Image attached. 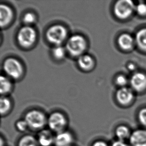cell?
Masks as SVG:
<instances>
[{
  "label": "cell",
  "mask_w": 146,
  "mask_h": 146,
  "mask_svg": "<svg viewBox=\"0 0 146 146\" xmlns=\"http://www.w3.org/2000/svg\"><path fill=\"white\" fill-rule=\"evenodd\" d=\"M24 120L29 128L33 130H42L47 125L48 118L42 111L32 110L26 113Z\"/></svg>",
  "instance_id": "cell-1"
},
{
  "label": "cell",
  "mask_w": 146,
  "mask_h": 146,
  "mask_svg": "<svg viewBox=\"0 0 146 146\" xmlns=\"http://www.w3.org/2000/svg\"><path fill=\"white\" fill-rule=\"evenodd\" d=\"M87 46L84 38L79 35L71 36L67 40L66 49L73 56H80L83 54Z\"/></svg>",
  "instance_id": "cell-2"
},
{
  "label": "cell",
  "mask_w": 146,
  "mask_h": 146,
  "mask_svg": "<svg viewBox=\"0 0 146 146\" xmlns=\"http://www.w3.org/2000/svg\"><path fill=\"white\" fill-rule=\"evenodd\" d=\"M47 125L50 130L57 134L66 130L68 121L63 113L56 111L51 113L48 117Z\"/></svg>",
  "instance_id": "cell-3"
},
{
  "label": "cell",
  "mask_w": 146,
  "mask_h": 146,
  "mask_svg": "<svg viewBox=\"0 0 146 146\" xmlns=\"http://www.w3.org/2000/svg\"><path fill=\"white\" fill-rule=\"evenodd\" d=\"M67 31L65 27L60 25L51 26L46 33L48 41L56 46H60L67 38Z\"/></svg>",
  "instance_id": "cell-4"
},
{
  "label": "cell",
  "mask_w": 146,
  "mask_h": 146,
  "mask_svg": "<svg viewBox=\"0 0 146 146\" xmlns=\"http://www.w3.org/2000/svg\"><path fill=\"white\" fill-rule=\"evenodd\" d=\"M36 38V31L31 26L22 27L17 34V40L20 46L25 48H29L35 42Z\"/></svg>",
  "instance_id": "cell-5"
},
{
  "label": "cell",
  "mask_w": 146,
  "mask_h": 146,
  "mask_svg": "<svg viewBox=\"0 0 146 146\" xmlns=\"http://www.w3.org/2000/svg\"><path fill=\"white\" fill-rule=\"evenodd\" d=\"M135 9L136 6L132 1L121 0L115 4L114 12L117 17L125 20L130 17Z\"/></svg>",
  "instance_id": "cell-6"
},
{
  "label": "cell",
  "mask_w": 146,
  "mask_h": 146,
  "mask_svg": "<svg viewBox=\"0 0 146 146\" xmlns=\"http://www.w3.org/2000/svg\"><path fill=\"white\" fill-rule=\"evenodd\" d=\"M3 69L7 75L13 79L19 78L23 72L22 64L17 59L12 57L4 61Z\"/></svg>",
  "instance_id": "cell-7"
},
{
  "label": "cell",
  "mask_w": 146,
  "mask_h": 146,
  "mask_svg": "<svg viewBox=\"0 0 146 146\" xmlns=\"http://www.w3.org/2000/svg\"><path fill=\"white\" fill-rule=\"evenodd\" d=\"M131 86L133 90L141 92L146 88V74L143 72H136L132 76L130 80Z\"/></svg>",
  "instance_id": "cell-8"
},
{
  "label": "cell",
  "mask_w": 146,
  "mask_h": 146,
  "mask_svg": "<svg viewBox=\"0 0 146 146\" xmlns=\"http://www.w3.org/2000/svg\"><path fill=\"white\" fill-rule=\"evenodd\" d=\"M74 140L72 134L65 130L56 134L54 137V144L55 146H71Z\"/></svg>",
  "instance_id": "cell-9"
},
{
  "label": "cell",
  "mask_w": 146,
  "mask_h": 146,
  "mask_svg": "<svg viewBox=\"0 0 146 146\" xmlns=\"http://www.w3.org/2000/svg\"><path fill=\"white\" fill-rule=\"evenodd\" d=\"M54 137L49 129H42L38 135V144L40 146H51L54 144Z\"/></svg>",
  "instance_id": "cell-10"
},
{
  "label": "cell",
  "mask_w": 146,
  "mask_h": 146,
  "mask_svg": "<svg viewBox=\"0 0 146 146\" xmlns=\"http://www.w3.org/2000/svg\"><path fill=\"white\" fill-rule=\"evenodd\" d=\"M116 98L121 104H128L134 98V93L130 88L122 87L117 92Z\"/></svg>",
  "instance_id": "cell-11"
},
{
  "label": "cell",
  "mask_w": 146,
  "mask_h": 146,
  "mask_svg": "<svg viewBox=\"0 0 146 146\" xmlns=\"http://www.w3.org/2000/svg\"><path fill=\"white\" fill-rule=\"evenodd\" d=\"M132 146H146V130L139 129L135 131L130 137Z\"/></svg>",
  "instance_id": "cell-12"
},
{
  "label": "cell",
  "mask_w": 146,
  "mask_h": 146,
  "mask_svg": "<svg viewBox=\"0 0 146 146\" xmlns=\"http://www.w3.org/2000/svg\"><path fill=\"white\" fill-rule=\"evenodd\" d=\"M13 17L12 9L6 5L1 4L0 6V25L4 28L11 22Z\"/></svg>",
  "instance_id": "cell-13"
},
{
  "label": "cell",
  "mask_w": 146,
  "mask_h": 146,
  "mask_svg": "<svg viewBox=\"0 0 146 146\" xmlns=\"http://www.w3.org/2000/svg\"><path fill=\"white\" fill-rule=\"evenodd\" d=\"M134 38L129 34H122L118 39L119 46L121 48L125 50L132 49L134 45Z\"/></svg>",
  "instance_id": "cell-14"
},
{
  "label": "cell",
  "mask_w": 146,
  "mask_h": 146,
  "mask_svg": "<svg viewBox=\"0 0 146 146\" xmlns=\"http://www.w3.org/2000/svg\"><path fill=\"white\" fill-rule=\"evenodd\" d=\"M78 64L81 69L88 70L91 69L94 64V60L90 55L82 54L78 57Z\"/></svg>",
  "instance_id": "cell-15"
},
{
  "label": "cell",
  "mask_w": 146,
  "mask_h": 146,
  "mask_svg": "<svg viewBox=\"0 0 146 146\" xmlns=\"http://www.w3.org/2000/svg\"><path fill=\"white\" fill-rule=\"evenodd\" d=\"M37 139L31 135H25L18 141L17 146H38Z\"/></svg>",
  "instance_id": "cell-16"
},
{
  "label": "cell",
  "mask_w": 146,
  "mask_h": 146,
  "mask_svg": "<svg viewBox=\"0 0 146 146\" xmlns=\"http://www.w3.org/2000/svg\"><path fill=\"white\" fill-rule=\"evenodd\" d=\"M135 40L139 48L146 51V28L142 29L137 33Z\"/></svg>",
  "instance_id": "cell-17"
},
{
  "label": "cell",
  "mask_w": 146,
  "mask_h": 146,
  "mask_svg": "<svg viewBox=\"0 0 146 146\" xmlns=\"http://www.w3.org/2000/svg\"><path fill=\"white\" fill-rule=\"evenodd\" d=\"M0 83V92L2 96L9 93L12 88V84L10 79L5 76L1 75Z\"/></svg>",
  "instance_id": "cell-18"
},
{
  "label": "cell",
  "mask_w": 146,
  "mask_h": 146,
  "mask_svg": "<svg viewBox=\"0 0 146 146\" xmlns=\"http://www.w3.org/2000/svg\"><path fill=\"white\" fill-rule=\"evenodd\" d=\"M12 107L10 99L5 96H2L0 99V112L2 116L7 114Z\"/></svg>",
  "instance_id": "cell-19"
},
{
  "label": "cell",
  "mask_w": 146,
  "mask_h": 146,
  "mask_svg": "<svg viewBox=\"0 0 146 146\" xmlns=\"http://www.w3.org/2000/svg\"><path fill=\"white\" fill-rule=\"evenodd\" d=\"M115 134L118 140L124 141L126 139L128 138V137H130V131L128 128L125 126H120L118 127L115 131Z\"/></svg>",
  "instance_id": "cell-20"
},
{
  "label": "cell",
  "mask_w": 146,
  "mask_h": 146,
  "mask_svg": "<svg viewBox=\"0 0 146 146\" xmlns=\"http://www.w3.org/2000/svg\"><path fill=\"white\" fill-rule=\"evenodd\" d=\"M65 49L62 46H55L52 49V54L56 59H61L65 55Z\"/></svg>",
  "instance_id": "cell-21"
},
{
  "label": "cell",
  "mask_w": 146,
  "mask_h": 146,
  "mask_svg": "<svg viewBox=\"0 0 146 146\" xmlns=\"http://www.w3.org/2000/svg\"><path fill=\"white\" fill-rule=\"evenodd\" d=\"M115 82L117 85L122 88L126 87L127 83H128V79L125 75L121 74L117 76Z\"/></svg>",
  "instance_id": "cell-22"
},
{
  "label": "cell",
  "mask_w": 146,
  "mask_h": 146,
  "mask_svg": "<svg viewBox=\"0 0 146 146\" xmlns=\"http://www.w3.org/2000/svg\"><path fill=\"white\" fill-rule=\"evenodd\" d=\"M16 128L20 132H25L29 128L28 124L25 120H20L16 123Z\"/></svg>",
  "instance_id": "cell-23"
},
{
  "label": "cell",
  "mask_w": 146,
  "mask_h": 146,
  "mask_svg": "<svg viewBox=\"0 0 146 146\" xmlns=\"http://www.w3.org/2000/svg\"><path fill=\"white\" fill-rule=\"evenodd\" d=\"M23 21L28 25L34 24L36 21V16L32 13H27L24 15Z\"/></svg>",
  "instance_id": "cell-24"
},
{
  "label": "cell",
  "mask_w": 146,
  "mask_h": 146,
  "mask_svg": "<svg viewBox=\"0 0 146 146\" xmlns=\"http://www.w3.org/2000/svg\"><path fill=\"white\" fill-rule=\"evenodd\" d=\"M137 13L140 16H144L146 15V4L142 3L139 4L136 7Z\"/></svg>",
  "instance_id": "cell-25"
},
{
  "label": "cell",
  "mask_w": 146,
  "mask_h": 146,
  "mask_svg": "<svg viewBox=\"0 0 146 146\" xmlns=\"http://www.w3.org/2000/svg\"><path fill=\"white\" fill-rule=\"evenodd\" d=\"M139 119L141 123L146 127V108L141 109L139 112Z\"/></svg>",
  "instance_id": "cell-26"
},
{
  "label": "cell",
  "mask_w": 146,
  "mask_h": 146,
  "mask_svg": "<svg viewBox=\"0 0 146 146\" xmlns=\"http://www.w3.org/2000/svg\"><path fill=\"white\" fill-rule=\"evenodd\" d=\"M91 146H109L105 141L102 140L95 141L91 144Z\"/></svg>",
  "instance_id": "cell-27"
},
{
  "label": "cell",
  "mask_w": 146,
  "mask_h": 146,
  "mask_svg": "<svg viewBox=\"0 0 146 146\" xmlns=\"http://www.w3.org/2000/svg\"><path fill=\"white\" fill-rule=\"evenodd\" d=\"M111 146H129L124 141L117 140L113 143Z\"/></svg>",
  "instance_id": "cell-28"
},
{
  "label": "cell",
  "mask_w": 146,
  "mask_h": 146,
  "mask_svg": "<svg viewBox=\"0 0 146 146\" xmlns=\"http://www.w3.org/2000/svg\"><path fill=\"white\" fill-rule=\"evenodd\" d=\"M136 65H135L133 63H129L128 65V68L131 71H133L135 69H136Z\"/></svg>",
  "instance_id": "cell-29"
},
{
  "label": "cell",
  "mask_w": 146,
  "mask_h": 146,
  "mask_svg": "<svg viewBox=\"0 0 146 146\" xmlns=\"http://www.w3.org/2000/svg\"><path fill=\"white\" fill-rule=\"evenodd\" d=\"M4 146V140L2 137L1 138V146Z\"/></svg>",
  "instance_id": "cell-30"
}]
</instances>
